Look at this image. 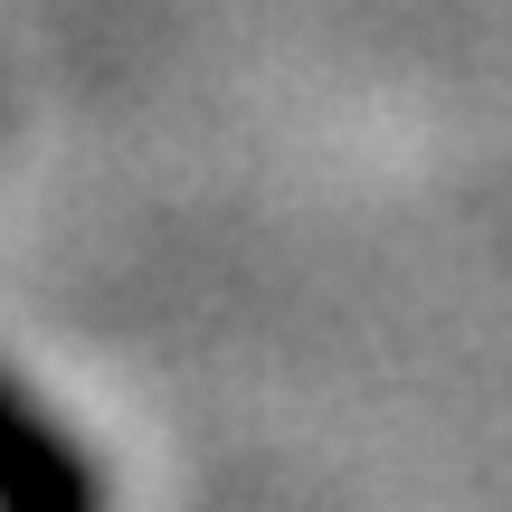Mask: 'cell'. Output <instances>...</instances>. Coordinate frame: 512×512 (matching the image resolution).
I'll list each match as a JSON object with an SVG mask.
<instances>
[{"instance_id": "cell-1", "label": "cell", "mask_w": 512, "mask_h": 512, "mask_svg": "<svg viewBox=\"0 0 512 512\" xmlns=\"http://www.w3.org/2000/svg\"><path fill=\"white\" fill-rule=\"evenodd\" d=\"M0 512H114L105 465L67 418L0 361Z\"/></svg>"}]
</instances>
